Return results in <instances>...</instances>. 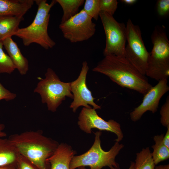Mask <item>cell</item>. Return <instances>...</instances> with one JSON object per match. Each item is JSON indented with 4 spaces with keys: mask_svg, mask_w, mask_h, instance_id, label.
I'll list each match as a JSON object with an SVG mask.
<instances>
[{
    "mask_svg": "<svg viewBox=\"0 0 169 169\" xmlns=\"http://www.w3.org/2000/svg\"><path fill=\"white\" fill-rule=\"evenodd\" d=\"M2 42L16 69L21 74H26L29 69L28 62L22 54L17 43L12 37L6 38Z\"/></svg>",
    "mask_w": 169,
    "mask_h": 169,
    "instance_id": "15",
    "label": "cell"
},
{
    "mask_svg": "<svg viewBox=\"0 0 169 169\" xmlns=\"http://www.w3.org/2000/svg\"><path fill=\"white\" fill-rule=\"evenodd\" d=\"M16 95L6 89L0 83V100L4 99L9 101L14 99Z\"/></svg>",
    "mask_w": 169,
    "mask_h": 169,
    "instance_id": "27",
    "label": "cell"
},
{
    "mask_svg": "<svg viewBox=\"0 0 169 169\" xmlns=\"http://www.w3.org/2000/svg\"><path fill=\"white\" fill-rule=\"evenodd\" d=\"M158 82L144 95L141 103L130 113V118L132 121L139 120L148 111L152 113L157 111L161 99L169 90L167 79H163Z\"/></svg>",
    "mask_w": 169,
    "mask_h": 169,
    "instance_id": "12",
    "label": "cell"
},
{
    "mask_svg": "<svg viewBox=\"0 0 169 169\" xmlns=\"http://www.w3.org/2000/svg\"><path fill=\"white\" fill-rule=\"evenodd\" d=\"M118 4L116 0H100V11L113 16L117 8Z\"/></svg>",
    "mask_w": 169,
    "mask_h": 169,
    "instance_id": "23",
    "label": "cell"
},
{
    "mask_svg": "<svg viewBox=\"0 0 169 169\" xmlns=\"http://www.w3.org/2000/svg\"><path fill=\"white\" fill-rule=\"evenodd\" d=\"M23 17L3 16L0 17V41L12 37L19 29Z\"/></svg>",
    "mask_w": 169,
    "mask_h": 169,
    "instance_id": "17",
    "label": "cell"
},
{
    "mask_svg": "<svg viewBox=\"0 0 169 169\" xmlns=\"http://www.w3.org/2000/svg\"><path fill=\"white\" fill-rule=\"evenodd\" d=\"M167 130L165 135L164 136L163 142L164 144L169 148V126L167 127Z\"/></svg>",
    "mask_w": 169,
    "mask_h": 169,
    "instance_id": "28",
    "label": "cell"
},
{
    "mask_svg": "<svg viewBox=\"0 0 169 169\" xmlns=\"http://www.w3.org/2000/svg\"><path fill=\"white\" fill-rule=\"evenodd\" d=\"M44 79L41 78L34 92L39 94L41 102L46 104L49 110L55 112L62 101L68 97L73 99L71 82L60 80L55 72L48 68Z\"/></svg>",
    "mask_w": 169,
    "mask_h": 169,
    "instance_id": "6",
    "label": "cell"
},
{
    "mask_svg": "<svg viewBox=\"0 0 169 169\" xmlns=\"http://www.w3.org/2000/svg\"><path fill=\"white\" fill-rule=\"evenodd\" d=\"M153 48L150 53L146 75L158 81L169 76V41L165 29L155 27L151 36Z\"/></svg>",
    "mask_w": 169,
    "mask_h": 169,
    "instance_id": "5",
    "label": "cell"
},
{
    "mask_svg": "<svg viewBox=\"0 0 169 169\" xmlns=\"http://www.w3.org/2000/svg\"><path fill=\"white\" fill-rule=\"evenodd\" d=\"M34 2V0H0V17H23Z\"/></svg>",
    "mask_w": 169,
    "mask_h": 169,
    "instance_id": "14",
    "label": "cell"
},
{
    "mask_svg": "<svg viewBox=\"0 0 169 169\" xmlns=\"http://www.w3.org/2000/svg\"><path fill=\"white\" fill-rule=\"evenodd\" d=\"M127 41L125 57L142 74L146 75L150 53L147 51L139 26L129 19L126 25Z\"/></svg>",
    "mask_w": 169,
    "mask_h": 169,
    "instance_id": "7",
    "label": "cell"
},
{
    "mask_svg": "<svg viewBox=\"0 0 169 169\" xmlns=\"http://www.w3.org/2000/svg\"><path fill=\"white\" fill-rule=\"evenodd\" d=\"M62 8L63 14L60 23H63L78 13L79 8L84 3V0H56Z\"/></svg>",
    "mask_w": 169,
    "mask_h": 169,
    "instance_id": "19",
    "label": "cell"
},
{
    "mask_svg": "<svg viewBox=\"0 0 169 169\" xmlns=\"http://www.w3.org/2000/svg\"><path fill=\"white\" fill-rule=\"evenodd\" d=\"M8 139L18 153L38 169H50L47 160L58 146L57 141L39 130L13 134Z\"/></svg>",
    "mask_w": 169,
    "mask_h": 169,
    "instance_id": "2",
    "label": "cell"
},
{
    "mask_svg": "<svg viewBox=\"0 0 169 169\" xmlns=\"http://www.w3.org/2000/svg\"><path fill=\"white\" fill-rule=\"evenodd\" d=\"M83 9L92 18L97 20L100 11V0H86Z\"/></svg>",
    "mask_w": 169,
    "mask_h": 169,
    "instance_id": "22",
    "label": "cell"
},
{
    "mask_svg": "<svg viewBox=\"0 0 169 169\" xmlns=\"http://www.w3.org/2000/svg\"><path fill=\"white\" fill-rule=\"evenodd\" d=\"M78 125L79 128L87 134L91 133V129L96 128L114 133L117 138L115 141L119 142L123 138L120 125L113 120L106 121L99 116L92 107H83L78 117Z\"/></svg>",
    "mask_w": 169,
    "mask_h": 169,
    "instance_id": "10",
    "label": "cell"
},
{
    "mask_svg": "<svg viewBox=\"0 0 169 169\" xmlns=\"http://www.w3.org/2000/svg\"><path fill=\"white\" fill-rule=\"evenodd\" d=\"M92 70L107 76L122 87L144 95L152 87L146 75L140 73L124 57L105 56Z\"/></svg>",
    "mask_w": 169,
    "mask_h": 169,
    "instance_id": "1",
    "label": "cell"
},
{
    "mask_svg": "<svg viewBox=\"0 0 169 169\" xmlns=\"http://www.w3.org/2000/svg\"><path fill=\"white\" fill-rule=\"evenodd\" d=\"M137 1L136 0H121L120 1L127 5H133Z\"/></svg>",
    "mask_w": 169,
    "mask_h": 169,
    "instance_id": "30",
    "label": "cell"
},
{
    "mask_svg": "<svg viewBox=\"0 0 169 169\" xmlns=\"http://www.w3.org/2000/svg\"><path fill=\"white\" fill-rule=\"evenodd\" d=\"M3 44L0 41V73L10 74L16 69L9 55L3 49Z\"/></svg>",
    "mask_w": 169,
    "mask_h": 169,
    "instance_id": "21",
    "label": "cell"
},
{
    "mask_svg": "<svg viewBox=\"0 0 169 169\" xmlns=\"http://www.w3.org/2000/svg\"><path fill=\"white\" fill-rule=\"evenodd\" d=\"M135 163L133 162H131L130 166L128 169H134ZM78 169H87L84 166H80L78 168Z\"/></svg>",
    "mask_w": 169,
    "mask_h": 169,
    "instance_id": "33",
    "label": "cell"
},
{
    "mask_svg": "<svg viewBox=\"0 0 169 169\" xmlns=\"http://www.w3.org/2000/svg\"><path fill=\"white\" fill-rule=\"evenodd\" d=\"M89 69L87 62L83 61L78 78L71 82V91L73 95V100L69 107L74 113L76 112L78 108L81 106L87 108H91L89 105L95 110L101 109L100 106L95 102V98L86 85V79Z\"/></svg>",
    "mask_w": 169,
    "mask_h": 169,
    "instance_id": "11",
    "label": "cell"
},
{
    "mask_svg": "<svg viewBox=\"0 0 169 169\" xmlns=\"http://www.w3.org/2000/svg\"><path fill=\"white\" fill-rule=\"evenodd\" d=\"M5 127L3 124L0 123V137H5L7 136V134L3 131Z\"/></svg>",
    "mask_w": 169,
    "mask_h": 169,
    "instance_id": "29",
    "label": "cell"
},
{
    "mask_svg": "<svg viewBox=\"0 0 169 169\" xmlns=\"http://www.w3.org/2000/svg\"><path fill=\"white\" fill-rule=\"evenodd\" d=\"M164 134L155 136L154 137L155 144L152 146L153 151L152 157L156 165L169 158V148L163 142Z\"/></svg>",
    "mask_w": 169,
    "mask_h": 169,
    "instance_id": "18",
    "label": "cell"
},
{
    "mask_svg": "<svg viewBox=\"0 0 169 169\" xmlns=\"http://www.w3.org/2000/svg\"><path fill=\"white\" fill-rule=\"evenodd\" d=\"M99 16L106 36L104 56L113 55L125 57L127 41L126 25L118 22L113 16L105 12L100 11Z\"/></svg>",
    "mask_w": 169,
    "mask_h": 169,
    "instance_id": "8",
    "label": "cell"
},
{
    "mask_svg": "<svg viewBox=\"0 0 169 169\" xmlns=\"http://www.w3.org/2000/svg\"><path fill=\"white\" fill-rule=\"evenodd\" d=\"M17 169H38L25 157L19 154L16 162Z\"/></svg>",
    "mask_w": 169,
    "mask_h": 169,
    "instance_id": "25",
    "label": "cell"
},
{
    "mask_svg": "<svg viewBox=\"0 0 169 169\" xmlns=\"http://www.w3.org/2000/svg\"><path fill=\"white\" fill-rule=\"evenodd\" d=\"M37 11L33 22L28 26L19 28L14 35L21 38L25 46L33 43L39 45L45 49L53 48L55 42L49 37L48 31L52 8L57 3L52 0L50 3L46 0H36Z\"/></svg>",
    "mask_w": 169,
    "mask_h": 169,
    "instance_id": "3",
    "label": "cell"
},
{
    "mask_svg": "<svg viewBox=\"0 0 169 169\" xmlns=\"http://www.w3.org/2000/svg\"><path fill=\"white\" fill-rule=\"evenodd\" d=\"M157 11L161 16L167 15L169 12V0H159L157 2Z\"/></svg>",
    "mask_w": 169,
    "mask_h": 169,
    "instance_id": "26",
    "label": "cell"
},
{
    "mask_svg": "<svg viewBox=\"0 0 169 169\" xmlns=\"http://www.w3.org/2000/svg\"><path fill=\"white\" fill-rule=\"evenodd\" d=\"M95 140L91 148L86 152L79 156H74L70 164V169H75L80 166H88L90 169H101L105 166L110 169H120L115 159L124 145L116 141L108 151H104L101 146L100 131L94 132Z\"/></svg>",
    "mask_w": 169,
    "mask_h": 169,
    "instance_id": "4",
    "label": "cell"
},
{
    "mask_svg": "<svg viewBox=\"0 0 169 169\" xmlns=\"http://www.w3.org/2000/svg\"><path fill=\"white\" fill-rule=\"evenodd\" d=\"M76 153L70 145L64 143L59 144L47 160L50 169H70L71 160Z\"/></svg>",
    "mask_w": 169,
    "mask_h": 169,
    "instance_id": "13",
    "label": "cell"
},
{
    "mask_svg": "<svg viewBox=\"0 0 169 169\" xmlns=\"http://www.w3.org/2000/svg\"><path fill=\"white\" fill-rule=\"evenodd\" d=\"M151 152L149 147L143 148L136 154L134 169H155Z\"/></svg>",
    "mask_w": 169,
    "mask_h": 169,
    "instance_id": "20",
    "label": "cell"
},
{
    "mask_svg": "<svg viewBox=\"0 0 169 169\" xmlns=\"http://www.w3.org/2000/svg\"><path fill=\"white\" fill-rule=\"evenodd\" d=\"M0 169H17L16 165H11L0 166Z\"/></svg>",
    "mask_w": 169,
    "mask_h": 169,
    "instance_id": "31",
    "label": "cell"
},
{
    "mask_svg": "<svg viewBox=\"0 0 169 169\" xmlns=\"http://www.w3.org/2000/svg\"><path fill=\"white\" fill-rule=\"evenodd\" d=\"M92 18L83 9L67 21L60 23L59 28L64 37L75 43L87 40L92 37L96 31V24Z\"/></svg>",
    "mask_w": 169,
    "mask_h": 169,
    "instance_id": "9",
    "label": "cell"
},
{
    "mask_svg": "<svg viewBox=\"0 0 169 169\" xmlns=\"http://www.w3.org/2000/svg\"><path fill=\"white\" fill-rule=\"evenodd\" d=\"M155 169H169V165L167 164L157 166L155 167Z\"/></svg>",
    "mask_w": 169,
    "mask_h": 169,
    "instance_id": "32",
    "label": "cell"
},
{
    "mask_svg": "<svg viewBox=\"0 0 169 169\" xmlns=\"http://www.w3.org/2000/svg\"><path fill=\"white\" fill-rule=\"evenodd\" d=\"M19 155L8 138L0 137V166L16 165Z\"/></svg>",
    "mask_w": 169,
    "mask_h": 169,
    "instance_id": "16",
    "label": "cell"
},
{
    "mask_svg": "<svg viewBox=\"0 0 169 169\" xmlns=\"http://www.w3.org/2000/svg\"><path fill=\"white\" fill-rule=\"evenodd\" d=\"M160 114V122L162 125L167 127L169 126V96H167L165 102L162 106Z\"/></svg>",
    "mask_w": 169,
    "mask_h": 169,
    "instance_id": "24",
    "label": "cell"
}]
</instances>
